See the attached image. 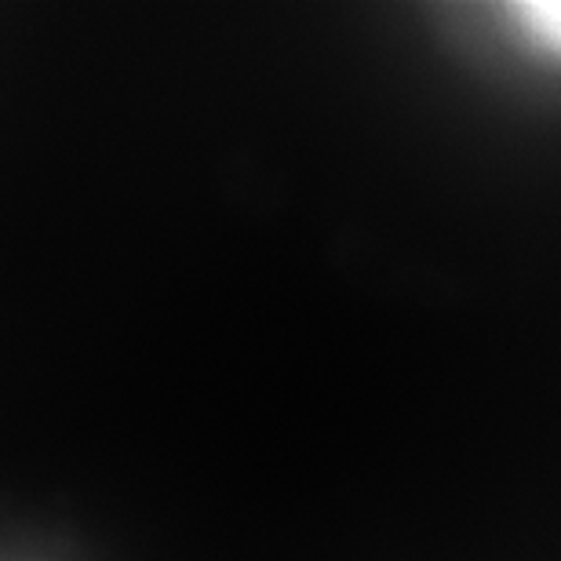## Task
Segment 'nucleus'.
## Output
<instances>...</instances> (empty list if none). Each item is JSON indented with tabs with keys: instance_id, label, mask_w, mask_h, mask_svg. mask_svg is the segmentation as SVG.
I'll return each mask as SVG.
<instances>
[{
	"instance_id": "obj_1",
	"label": "nucleus",
	"mask_w": 561,
	"mask_h": 561,
	"mask_svg": "<svg viewBox=\"0 0 561 561\" xmlns=\"http://www.w3.org/2000/svg\"><path fill=\"white\" fill-rule=\"evenodd\" d=\"M511 11L540 41H547L551 48H561V0H536V4H514Z\"/></svg>"
}]
</instances>
